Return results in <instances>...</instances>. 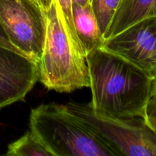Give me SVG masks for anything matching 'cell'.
I'll list each match as a JSON object with an SVG mask.
<instances>
[{
	"label": "cell",
	"instance_id": "obj_7",
	"mask_svg": "<svg viewBox=\"0 0 156 156\" xmlns=\"http://www.w3.org/2000/svg\"><path fill=\"white\" fill-rule=\"evenodd\" d=\"M37 81L34 61L0 46V108L24 100Z\"/></svg>",
	"mask_w": 156,
	"mask_h": 156
},
{
	"label": "cell",
	"instance_id": "obj_10",
	"mask_svg": "<svg viewBox=\"0 0 156 156\" xmlns=\"http://www.w3.org/2000/svg\"><path fill=\"white\" fill-rule=\"evenodd\" d=\"M6 155L9 156H53L39 139L30 130L8 146Z\"/></svg>",
	"mask_w": 156,
	"mask_h": 156
},
{
	"label": "cell",
	"instance_id": "obj_8",
	"mask_svg": "<svg viewBox=\"0 0 156 156\" xmlns=\"http://www.w3.org/2000/svg\"><path fill=\"white\" fill-rule=\"evenodd\" d=\"M73 23L85 57L96 49L101 48L105 37L99 28L91 4L72 3Z\"/></svg>",
	"mask_w": 156,
	"mask_h": 156
},
{
	"label": "cell",
	"instance_id": "obj_3",
	"mask_svg": "<svg viewBox=\"0 0 156 156\" xmlns=\"http://www.w3.org/2000/svg\"><path fill=\"white\" fill-rule=\"evenodd\" d=\"M47 18L45 44L37 63L38 81L58 92H71L90 86L86 57L72 45L61 19V9L56 0L46 12Z\"/></svg>",
	"mask_w": 156,
	"mask_h": 156
},
{
	"label": "cell",
	"instance_id": "obj_13",
	"mask_svg": "<svg viewBox=\"0 0 156 156\" xmlns=\"http://www.w3.org/2000/svg\"><path fill=\"white\" fill-rule=\"evenodd\" d=\"M0 46L6 47V48H9V49H10V50H13V51H15V52H17V53L22 54V53H21V52L18 50V49L15 48V47H14L12 44H11L10 41H9V38H8V37L6 36L4 30H3L1 24H0ZM26 57H27V56H26Z\"/></svg>",
	"mask_w": 156,
	"mask_h": 156
},
{
	"label": "cell",
	"instance_id": "obj_14",
	"mask_svg": "<svg viewBox=\"0 0 156 156\" xmlns=\"http://www.w3.org/2000/svg\"><path fill=\"white\" fill-rule=\"evenodd\" d=\"M145 114L156 117V98H151L146 107Z\"/></svg>",
	"mask_w": 156,
	"mask_h": 156
},
{
	"label": "cell",
	"instance_id": "obj_5",
	"mask_svg": "<svg viewBox=\"0 0 156 156\" xmlns=\"http://www.w3.org/2000/svg\"><path fill=\"white\" fill-rule=\"evenodd\" d=\"M0 24L11 44L37 63L47 34V14L34 0H0Z\"/></svg>",
	"mask_w": 156,
	"mask_h": 156
},
{
	"label": "cell",
	"instance_id": "obj_4",
	"mask_svg": "<svg viewBox=\"0 0 156 156\" xmlns=\"http://www.w3.org/2000/svg\"><path fill=\"white\" fill-rule=\"evenodd\" d=\"M69 111L91 125L123 155L156 156V133L142 117H118L96 111L91 103L69 102Z\"/></svg>",
	"mask_w": 156,
	"mask_h": 156
},
{
	"label": "cell",
	"instance_id": "obj_6",
	"mask_svg": "<svg viewBox=\"0 0 156 156\" xmlns=\"http://www.w3.org/2000/svg\"><path fill=\"white\" fill-rule=\"evenodd\" d=\"M102 48L121 56L153 80L156 78V17L141 20L105 39Z\"/></svg>",
	"mask_w": 156,
	"mask_h": 156
},
{
	"label": "cell",
	"instance_id": "obj_2",
	"mask_svg": "<svg viewBox=\"0 0 156 156\" xmlns=\"http://www.w3.org/2000/svg\"><path fill=\"white\" fill-rule=\"evenodd\" d=\"M30 130L53 156H120L117 147L66 105L45 104L31 110Z\"/></svg>",
	"mask_w": 156,
	"mask_h": 156
},
{
	"label": "cell",
	"instance_id": "obj_1",
	"mask_svg": "<svg viewBox=\"0 0 156 156\" xmlns=\"http://www.w3.org/2000/svg\"><path fill=\"white\" fill-rule=\"evenodd\" d=\"M96 111L118 117L143 118L152 98V79L136 66L105 49L86 56Z\"/></svg>",
	"mask_w": 156,
	"mask_h": 156
},
{
	"label": "cell",
	"instance_id": "obj_12",
	"mask_svg": "<svg viewBox=\"0 0 156 156\" xmlns=\"http://www.w3.org/2000/svg\"><path fill=\"white\" fill-rule=\"evenodd\" d=\"M121 0H91V6L103 36L111 25Z\"/></svg>",
	"mask_w": 156,
	"mask_h": 156
},
{
	"label": "cell",
	"instance_id": "obj_15",
	"mask_svg": "<svg viewBox=\"0 0 156 156\" xmlns=\"http://www.w3.org/2000/svg\"><path fill=\"white\" fill-rule=\"evenodd\" d=\"M143 119L145 120L146 123H147L148 126L156 133V117L145 114L144 117H143Z\"/></svg>",
	"mask_w": 156,
	"mask_h": 156
},
{
	"label": "cell",
	"instance_id": "obj_11",
	"mask_svg": "<svg viewBox=\"0 0 156 156\" xmlns=\"http://www.w3.org/2000/svg\"><path fill=\"white\" fill-rule=\"evenodd\" d=\"M34 1L44 12H46L51 5L53 0H34ZM56 1L57 2L61 9L62 23L63 24L64 29L68 34L69 39L72 45L79 54L85 56L82 46L76 34L74 23H73V14H72V0H56Z\"/></svg>",
	"mask_w": 156,
	"mask_h": 156
},
{
	"label": "cell",
	"instance_id": "obj_9",
	"mask_svg": "<svg viewBox=\"0 0 156 156\" xmlns=\"http://www.w3.org/2000/svg\"><path fill=\"white\" fill-rule=\"evenodd\" d=\"M152 17H156V0H121L104 37H111L132 24Z\"/></svg>",
	"mask_w": 156,
	"mask_h": 156
},
{
	"label": "cell",
	"instance_id": "obj_16",
	"mask_svg": "<svg viewBox=\"0 0 156 156\" xmlns=\"http://www.w3.org/2000/svg\"><path fill=\"white\" fill-rule=\"evenodd\" d=\"M72 3L79 5H88L91 4V0H72Z\"/></svg>",
	"mask_w": 156,
	"mask_h": 156
},
{
	"label": "cell",
	"instance_id": "obj_17",
	"mask_svg": "<svg viewBox=\"0 0 156 156\" xmlns=\"http://www.w3.org/2000/svg\"><path fill=\"white\" fill-rule=\"evenodd\" d=\"M152 98H156V78L152 81Z\"/></svg>",
	"mask_w": 156,
	"mask_h": 156
}]
</instances>
